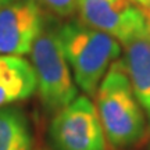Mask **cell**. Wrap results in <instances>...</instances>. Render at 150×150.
Returning <instances> with one entry per match:
<instances>
[{
  "instance_id": "obj_1",
  "label": "cell",
  "mask_w": 150,
  "mask_h": 150,
  "mask_svg": "<svg viewBox=\"0 0 150 150\" xmlns=\"http://www.w3.org/2000/svg\"><path fill=\"white\" fill-rule=\"evenodd\" d=\"M97 114L114 147L136 143L145 134V118L135 97L124 60L114 61L97 88Z\"/></svg>"
},
{
  "instance_id": "obj_2",
  "label": "cell",
  "mask_w": 150,
  "mask_h": 150,
  "mask_svg": "<svg viewBox=\"0 0 150 150\" xmlns=\"http://www.w3.org/2000/svg\"><path fill=\"white\" fill-rule=\"evenodd\" d=\"M60 42L76 85L86 95L95 96L106 71L121 53L118 40L74 20L60 25Z\"/></svg>"
},
{
  "instance_id": "obj_3",
  "label": "cell",
  "mask_w": 150,
  "mask_h": 150,
  "mask_svg": "<svg viewBox=\"0 0 150 150\" xmlns=\"http://www.w3.org/2000/svg\"><path fill=\"white\" fill-rule=\"evenodd\" d=\"M31 59L38 93L46 110L54 112L68 106L78 96V91L61 47L60 25L49 17L32 45Z\"/></svg>"
},
{
  "instance_id": "obj_4",
  "label": "cell",
  "mask_w": 150,
  "mask_h": 150,
  "mask_svg": "<svg viewBox=\"0 0 150 150\" xmlns=\"http://www.w3.org/2000/svg\"><path fill=\"white\" fill-rule=\"evenodd\" d=\"M50 139L56 150H106L97 108L86 96H76L54 115Z\"/></svg>"
},
{
  "instance_id": "obj_5",
  "label": "cell",
  "mask_w": 150,
  "mask_h": 150,
  "mask_svg": "<svg viewBox=\"0 0 150 150\" xmlns=\"http://www.w3.org/2000/svg\"><path fill=\"white\" fill-rule=\"evenodd\" d=\"M82 22L115 38L128 40L136 31L149 24V13L129 0H78Z\"/></svg>"
},
{
  "instance_id": "obj_6",
  "label": "cell",
  "mask_w": 150,
  "mask_h": 150,
  "mask_svg": "<svg viewBox=\"0 0 150 150\" xmlns=\"http://www.w3.org/2000/svg\"><path fill=\"white\" fill-rule=\"evenodd\" d=\"M46 18L36 0H14L0 6V54L21 57L31 53Z\"/></svg>"
},
{
  "instance_id": "obj_7",
  "label": "cell",
  "mask_w": 150,
  "mask_h": 150,
  "mask_svg": "<svg viewBox=\"0 0 150 150\" xmlns=\"http://www.w3.org/2000/svg\"><path fill=\"white\" fill-rule=\"evenodd\" d=\"M122 45L125 46L124 63L135 97L150 120V18L145 28L136 31Z\"/></svg>"
},
{
  "instance_id": "obj_8",
  "label": "cell",
  "mask_w": 150,
  "mask_h": 150,
  "mask_svg": "<svg viewBox=\"0 0 150 150\" xmlns=\"http://www.w3.org/2000/svg\"><path fill=\"white\" fill-rule=\"evenodd\" d=\"M36 85L32 64L20 56L0 54V108L31 97Z\"/></svg>"
},
{
  "instance_id": "obj_9",
  "label": "cell",
  "mask_w": 150,
  "mask_h": 150,
  "mask_svg": "<svg viewBox=\"0 0 150 150\" xmlns=\"http://www.w3.org/2000/svg\"><path fill=\"white\" fill-rule=\"evenodd\" d=\"M32 134L27 115L17 107L0 108V150H29Z\"/></svg>"
},
{
  "instance_id": "obj_10",
  "label": "cell",
  "mask_w": 150,
  "mask_h": 150,
  "mask_svg": "<svg viewBox=\"0 0 150 150\" xmlns=\"http://www.w3.org/2000/svg\"><path fill=\"white\" fill-rule=\"evenodd\" d=\"M60 17H70L78 10V0H36Z\"/></svg>"
},
{
  "instance_id": "obj_11",
  "label": "cell",
  "mask_w": 150,
  "mask_h": 150,
  "mask_svg": "<svg viewBox=\"0 0 150 150\" xmlns=\"http://www.w3.org/2000/svg\"><path fill=\"white\" fill-rule=\"evenodd\" d=\"M135 3H138V4H140L143 8H147V0H134Z\"/></svg>"
},
{
  "instance_id": "obj_12",
  "label": "cell",
  "mask_w": 150,
  "mask_h": 150,
  "mask_svg": "<svg viewBox=\"0 0 150 150\" xmlns=\"http://www.w3.org/2000/svg\"><path fill=\"white\" fill-rule=\"evenodd\" d=\"M11 1H14V0H0V6H4L7 3H11Z\"/></svg>"
},
{
  "instance_id": "obj_13",
  "label": "cell",
  "mask_w": 150,
  "mask_h": 150,
  "mask_svg": "<svg viewBox=\"0 0 150 150\" xmlns=\"http://www.w3.org/2000/svg\"><path fill=\"white\" fill-rule=\"evenodd\" d=\"M146 11L150 14V0H147V8H146Z\"/></svg>"
},
{
  "instance_id": "obj_14",
  "label": "cell",
  "mask_w": 150,
  "mask_h": 150,
  "mask_svg": "<svg viewBox=\"0 0 150 150\" xmlns=\"http://www.w3.org/2000/svg\"><path fill=\"white\" fill-rule=\"evenodd\" d=\"M149 16H150V14H149Z\"/></svg>"
}]
</instances>
